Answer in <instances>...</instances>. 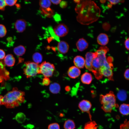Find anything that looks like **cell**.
Wrapping results in <instances>:
<instances>
[{
    "label": "cell",
    "mask_w": 129,
    "mask_h": 129,
    "mask_svg": "<svg viewBox=\"0 0 129 129\" xmlns=\"http://www.w3.org/2000/svg\"><path fill=\"white\" fill-rule=\"evenodd\" d=\"M76 8L79 14V21L82 24L89 25L96 21L100 13L99 7L93 1L90 0H80Z\"/></svg>",
    "instance_id": "cell-1"
},
{
    "label": "cell",
    "mask_w": 129,
    "mask_h": 129,
    "mask_svg": "<svg viewBox=\"0 0 129 129\" xmlns=\"http://www.w3.org/2000/svg\"><path fill=\"white\" fill-rule=\"evenodd\" d=\"M25 95L24 92L18 90L17 88H13L12 91L2 97L1 104L8 108L17 107L24 102Z\"/></svg>",
    "instance_id": "cell-2"
},
{
    "label": "cell",
    "mask_w": 129,
    "mask_h": 129,
    "mask_svg": "<svg viewBox=\"0 0 129 129\" xmlns=\"http://www.w3.org/2000/svg\"><path fill=\"white\" fill-rule=\"evenodd\" d=\"M116 96L112 91L105 95H101L100 101L102 105L101 108L106 113H110L115 107H118L116 103Z\"/></svg>",
    "instance_id": "cell-3"
},
{
    "label": "cell",
    "mask_w": 129,
    "mask_h": 129,
    "mask_svg": "<svg viewBox=\"0 0 129 129\" xmlns=\"http://www.w3.org/2000/svg\"><path fill=\"white\" fill-rule=\"evenodd\" d=\"M25 66L23 69L24 74L28 78L39 74V65L34 62L27 61L25 63Z\"/></svg>",
    "instance_id": "cell-4"
},
{
    "label": "cell",
    "mask_w": 129,
    "mask_h": 129,
    "mask_svg": "<svg viewBox=\"0 0 129 129\" xmlns=\"http://www.w3.org/2000/svg\"><path fill=\"white\" fill-rule=\"evenodd\" d=\"M39 66V74H42L44 77L52 76L55 70L54 64L46 61L43 62Z\"/></svg>",
    "instance_id": "cell-5"
},
{
    "label": "cell",
    "mask_w": 129,
    "mask_h": 129,
    "mask_svg": "<svg viewBox=\"0 0 129 129\" xmlns=\"http://www.w3.org/2000/svg\"><path fill=\"white\" fill-rule=\"evenodd\" d=\"M92 67L93 70V73L96 78L97 80L102 78L103 76L100 74V63L97 56L93 59L92 63Z\"/></svg>",
    "instance_id": "cell-6"
},
{
    "label": "cell",
    "mask_w": 129,
    "mask_h": 129,
    "mask_svg": "<svg viewBox=\"0 0 129 129\" xmlns=\"http://www.w3.org/2000/svg\"><path fill=\"white\" fill-rule=\"evenodd\" d=\"M54 31L55 34L57 36L62 37L67 34L69 30L67 27L64 24L60 23L54 27Z\"/></svg>",
    "instance_id": "cell-7"
},
{
    "label": "cell",
    "mask_w": 129,
    "mask_h": 129,
    "mask_svg": "<svg viewBox=\"0 0 129 129\" xmlns=\"http://www.w3.org/2000/svg\"><path fill=\"white\" fill-rule=\"evenodd\" d=\"M91 107V103L87 100H83L81 101L78 104V107L81 111L87 113L88 114L91 121H92V116L90 111Z\"/></svg>",
    "instance_id": "cell-8"
},
{
    "label": "cell",
    "mask_w": 129,
    "mask_h": 129,
    "mask_svg": "<svg viewBox=\"0 0 129 129\" xmlns=\"http://www.w3.org/2000/svg\"><path fill=\"white\" fill-rule=\"evenodd\" d=\"M97 56V54L96 52L94 53L88 52L85 55V66L86 69L92 73L93 70L92 67V61L94 58Z\"/></svg>",
    "instance_id": "cell-9"
},
{
    "label": "cell",
    "mask_w": 129,
    "mask_h": 129,
    "mask_svg": "<svg viewBox=\"0 0 129 129\" xmlns=\"http://www.w3.org/2000/svg\"><path fill=\"white\" fill-rule=\"evenodd\" d=\"M27 24V22L25 20L19 19L17 20L15 22L14 24V27L18 32L22 33L25 30Z\"/></svg>",
    "instance_id": "cell-10"
},
{
    "label": "cell",
    "mask_w": 129,
    "mask_h": 129,
    "mask_svg": "<svg viewBox=\"0 0 129 129\" xmlns=\"http://www.w3.org/2000/svg\"><path fill=\"white\" fill-rule=\"evenodd\" d=\"M67 73L68 76L71 78L75 79L80 75V70L75 66L70 67L68 70Z\"/></svg>",
    "instance_id": "cell-11"
},
{
    "label": "cell",
    "mask_w": 129,
    "mask_h": 129,
    "mask_svg": "<svg viewBox=\"0 0 129 129\" xmlns=\"http://www.w3.org/2000/svg\"><path fill=\"white\" fill-rule=\"evenodd\" d=\"M73 62L75 66L79 68H83L85 66V60L80 55L76 56L74 59Z\"/></svg>",
    "instance_id": "cell-12"
},
{
    "label": "cell",
    "mask_w": 129,
    "mask_h": 129,
    "mask_svg": "<svg viewBox=\"0 0 129 129\" xmlns=\"http://www.w3.org/2000/svg\"><path fill=\"white\" fill-rule=\"evenodd\" d=\"M57 48L60 53L64 54L68 52L69 48V45L66 42L61 41L58 44Z\"/></svg>",
    "instance_id": "cell-13"
},
{
    "label": "cell",
    "mask_w": 129,
    "mask_h": 129,
    "mask_svg": "<svg viewBox=\"0 0 129 129\" xmlns=\"http://www.w3.org/2000/svg\"><path fill=\"white\" fill-rule=\"evenodd\" d=\"M76 45L77 49L79 51H82L88 48V44L85 39L83 38H81L78 41Z\"/></svg>",
    "instance_id": "cell-14"
},
{
    "label": "cell",
    "mask_w": 129,
    "mask_h": 129,
    "mask_svg": "<svg viewBox=\"0 0 129 129\" xmlns=\"http://www.w3.org/2000/svg\"><path fill=\"white\" fill-rule=\"evenodd\" d=\"M97 40L98 43L103 46L106 45L109 41L108 36L104 33L100 34L98 36Z\"/></svg>",
    "instance_id": "cell-15"
},
{
    "label": "cell",
    "mask_w": 129,
    "mask_h": 129,
    "mask_svg": "<svg viewBox=\"0 0 129 129\" xmlns=\"http://www.w3.org/2000/svg\"><path fill=\"white\" fill-rule=\"evenodd\" d=\"M4 59L5 64L8 67L13 66L14 65L15 59L13 55L11 54H8L5 56Z\"/></svg>",
    "instance_id": "cell-16"
},
{
    "label": "cell",
    "mask_w": 129,
    "mask_h": 129,
    "mask_svg": "<svg viewBox=\"0 0 129 129\" xmlns=\"http://www.w3.org/2000/svg\"><path fill=\"white\" fill-rule=\"evenodd\" d=\"M92 80V77L91 74L87 72L83 73L81 75V80L83 84H90Z\"/></svg>",
    "instance_id": "cell-17"
},
{
    "label": "cell",
    "mask_w": 129,
    "mask_h": 129,
    "mask_svg": "<svg viewBox=\"0 0 129 129\" xmlns=\"http://www.w3.org/2000/svg\"><path fill=\"white\" fill-rule=\"evenodd\" d=\"M26 49L23 45H20L16 47L13 49V52L17 56H21L23 55L25 53Z\"/></svg>",
    "instance_id": "cell-18"
},
{
    "label": "cell",
    "mask_w": 129,
    "mask_h": 129,
    "mask_svg": "<svg viewBox=\"0 0 129 129\" xmlns=\"http://www.w3.org/2000/svg\"><path fill=\"white\" fill-rule=\"evenodd\" d=\"M60 85L56 82H54L51 84L49 88L50 92L54 94L59 93L60 91Z\"/></svg>",
    "instance_id": "cell-19"
},
{
    "label": "cell",
    "mask_w": 129,
    "mask_h": 129,
    "mask_svg": "<svg viewBox=\"0 0 129 129\" xmlns=\"http://www.w3.org/2000/svg\"><path fill=\"white\" fill-rule=\"evenodd\" d=\"M120 113L124 115H128L129 114V107L128 104L123 103L121 104L119 108Z\"/></svg>",
    "instance_id": "cell-20"
},
{
    "label": "cell",
    "mask_w": 129,
    "mask_h": 129,
    "mask_svg": "<svg viewBox=\"0 0 129 129\" xmlns=\"http://www.w3.org/2000/svg\"><path fill=\"white\" fill-rule=\"evenodd\" d=\"M43 59L42 54L38 52L35 53L32 56V59L34 62L38 64L42 62Z\"/></svg>",
    "instance_id": "cell-21"
},
{
    "label": "cell",
    "mask_w": 129,
    "mask_h": 129,
    "mask_svg": "<svg viewBox=\"0 0 129 129\" xmlns=\"http://www.w3.org/2000/svg\"><path fill=\"white\" fill-rule=\"evenodd\" d=\"M64 126V129H74L75 128L74 122L73 120L70 119L65 121Z\"/></svg>",
    "instance_id": "cell-22"
},
{
    "label": "cell",
    "mask_w": 129,
    "mask_h": 129,
    "mask_svg": "<svg viewBox=\"0 0 129 129\" xmlns=\"http://www.w3.org/2000/svg\"><path fill=\"white\" fill-rule=\"evenodd\" d=\"M98 126L95 121H91L86 123L84 129H97Z\"/></svg>",
    "instance_id": "cell-23"
},
{
    "label": "cell",
    "mask_w": 129,
    "mask_h": 129,
    "mask_svg": "<svg viewBox=\"0 0 129 129\" xmlns=\"http://www.w3.org/2000/svg\"><path fill=\"white\" fill-rule=\"evenodd\" d=\"M117 95L118 99L121 101H124L127 98L126 92L124 90H119L118 92Z\"/></svg>",
    "instance_id": "cell-24"
},
{
    "label": "cell",
    "mask_w": 129,
    "mask_h": 129,
    "mask_svg": "<svg viewBox=\"0 0 129 129\" xmlns=\"http://www.w3.org/2000/svg\"><path fill=\"white\" fill-rule=\"evenodd\" d=\"M15 119L18 123H22L25 120L26 116L23 113H19L16 114L15 116Z\"/></svg>",
    "instance_id": "cell-25"
},
{
    "label": "cell",
    "mask_w": 129,
    "mask_h": 129,
    "mask_svg": "<svg viewBox=\"0 0 129 129\" xmlns=\"http://www.w3.org/2000/svg\"><path fill=\"white\" fill-rule=\"evenodd\" d=\"M39 5L40 6L43 8H49L51 5L50 0H40Z\"/></svg>",
    "instance_id": "cell-26"
},
{
    "label": "cell",
    "mask_w": 129,
    "mask_h": 129,
    "mask_svg": "<svg viewBox=\"0 0 129 129\" xmlns=\"http://www.w3.org/2000/svg\"><path fill=\"white\" fill-rule=\"evenodd\" d=\"M7 32V30L5 26L2 24H0V38L5 37Z\"/></svg>",
    "instance_id": "cell-27"
},
{
    "label": "cell",
    "mask_w": 129,
    "mask_h": 129,
    "mask_svg": "<svg viewBox=\"0 0 129 129\" xmlns=\"http://www.w3.org/2000/svg\"><path fill=\"white\" fill-rule=\"evenodd\" d=\"M120 129H129V122L126 119L120 126Z\"/></svg>",
    "instance_id": "cell-28"
},
{
    "label": "cell",
    "mask_w": 129,
    "mask_h": 129,
    "mask_svg": "<svg viewBox=\"0 0 129 129\" xmlns=\"http://www.w3.org/2000/svg\"><path fill=\"white\" fill-rule=\"evenodd\" d=\"M6 5L12 6L14 5L17 1L16 0H5Z\"/></svg>",
    "instance_id": "cell-29"
},
{
    "label": "cell",
    "mask_w": 129,
    "mask_h": 129,
    "mask_svg": "<svg viewBox=\"0 0 129 129\" xmlns=\"http://www.w3.org/2000/svg\"><path fill=\"white\" fill-rule=\"evenodd\" d=\"M48 129H60L59 126L57 123H53L49 125Z\"/></svg>",
    "instance_id": "cell-30"
},
{
    "label": "cell",
    "mask_w": 129,
    "mask_h": 129,
    "mask_svg": "<svg viewBox=\"0 0 129 129\" xmlns=\"http://www.w3.org/2000/svg\"><path fill=\"white\" fill-rule=\"evenodd\" d=\"M50 80L49 78L44 77L42 83L43 85L48 86L50 84Z\"/></svg>",
    "instance_id": "cell-31"
},
{
    "label": "cell",
    "mask_w": 129,
    "mask_h": 129,
    "mask_svg": "<svg viewBox=\"0 0 129 129\" xmlns=\"http://www.w3.org/2000/svg\"><path fill=\"white\" fill-rule=\"evenodd\" d=\"M6 6L5 0H0V10H4Z\"/></svg>",
    "instance_id": "cell-32"
},
{
    "label": "cell",
    "mask_w": 129,
    "mask_h": 129,
    "mask_svg": "<svg viewBox=\"0 0 129 129\" xmlns=\"http://www.w3.org/2000/svg\"><path fill=\"white\" fill-rule=\"evenodd\" d=\"M5 56V54L4 51L3 49H0V60L4 59Z\"/></svg>",
    "instance_id": "cell-33"
},
{
    "label": "cell",
    "mask_w": 129,
    "mask_h": 129,
    "mask_svg": "<svg viewBox=\"0 0 129 129\" xmlns=\"http://www.w3.org/2000/svg\"><path fill=\"white\" fill-rule=\"evenodd\" d=\"M108 1H109L110 3L112 5H115L117 4L120 2H123L124 1L122 0H108Z\"/></svg>",
    "instance_id": "cell-34"
},
{
    "label": "cell",
    "mask_w": 129,
    "mask_h": 129,
    "mask_svg": "<svg viewBox=\"0 0 129 129\" xmlns=\"http://www.w3.org/2000/svg\"><path fill=\"white\" fill-rule=\"evenodd\" d=\"M129 69H128L125 70L124 74L125 78L128 80H129Z\"/></svg>",
    "instance_id": "cell-35"
},
{
    "label": "cell",
    "mask_w": 129,
    "mask_h": 129,
    "mask_svg": "<svg viewBox=\"0 0 129 129\" xmlns=\"http://www.w3.org/2000/svg\"><path fill=\"white\" fill-rule=\"evenodd\" d=\"M129 38H127L124 42V45L125 48L127 50H129Z\"/></svg>",
    "instance_id": "cell-36"
},
{
    "label": "cell",
    "mask_w": 129,
    "mask_h": 129,
    "mask_svg": "<svg viewBox=\"0 0 129 129\" xmlns=\"http://www.w3.org/2000/svg\"><path fill=\"white\" fill-rule=\"evenodd\" d=\"M51 2H52L53 4L57 5L60 3L61 2V0H50Z\"/></svg>",
    "instance_id": "cell-37"
},
{
    "label": "cell",
    "mask_w": 129,
    "mask_h": 129,
    "mask_svg": "<svg viewBox=\"0 0 129 129\" xmlns=\"http://www.w3.org/2000/svg\"><path fill=\"white\" fill-rule=\"evenodd\" d=\"M70 87L69 86H66L65 88V90L67 91H69L70 90Z\"/></svg>",
    "instance_id": "cell-38"
},
{
    "label": "cell",
    "mask_w": 129,
    "mask_h": 129,
    "mask_svg": "<svg viewBox=\"0 0 129 129\" xmlns=\"http://www.w3.org/2000/svg\"><path fill=\"white\" fill-rule=\"evenodd\" d=\"M112 5L110 3L108 4V7L111 8L112 7Z\"/></svg>",
    "instance_id": "cell-39"
},
{
    "label": "cell",
    "mask_w": 129,
    "mask_h": 129,
    "mask_svg": "<svg viewBox=\"0 0 129 129\" xmlns=\"http://www.w3.org/2000/svg\"><path fill=\"white\" fill-rule=\"evenodd\" d=\"M102 3H104L105 2L106 0H101L100 1Z\"/></svg>",
    "instance_id": "cell-40"
},
{
    "label": "cell",
    "mask_w": 129,
    "mask_h": 129,
    "mask_svg": "<svg viewBox=\"0 0 129 129\" xmlns=\"http://www.w3.org/2000/svg\"><path fill=\"white\" fill-rule=\"evenodd\" d=\"M3 96L0 95V105L1 104V99L2 97Z\"/></svg>",
    "instance_id": "cell-41"
}]
</instances>
